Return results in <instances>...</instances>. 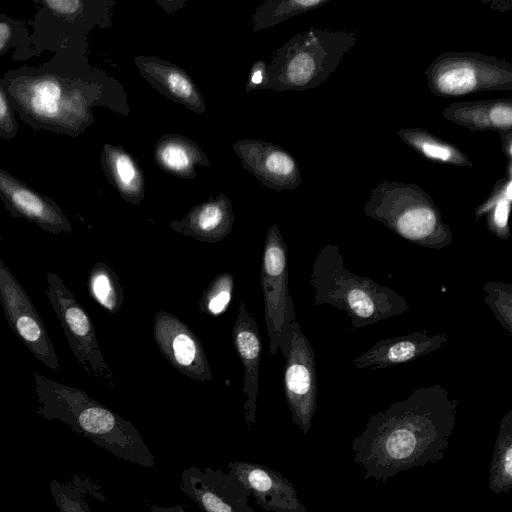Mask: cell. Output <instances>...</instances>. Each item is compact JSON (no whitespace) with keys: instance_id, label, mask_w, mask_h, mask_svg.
<instances>
[{"instance_id":"obj_1","label":"cell","mask_w":512,"mask_h":512,"mask_svg":"<svg viewBox=\"0 0 512 512\" xmlns=\"http://www.w3.org/2000/svg\"><path fill=\"white\" fill-rule=\"evenodd\" d=\"M457 407L448 389L435 384L416 388L371 415L351 445L364 479L386 483L401 472L441 461L456 425Z\"/></svg>"},{"instance_id":"obj_2","label":"cell","mask_w":512,"mask_h":512,"mask_svg":"<svg viewBox=\"0 0 512 512\" xmlns=\"http://www.w3.org/2000/svg\"><path fill=\"white\" fill-rule=\"evenodd\" d=\"M79 55L60 53L38 67L7 71L0 84L28 126L77 137L94 123L101 87L88 78Z\"/></svg>"},{"instance_id":"obj_3","label":"cell","mask_w":512,"mask_h":512,"mask_svg":"<svg viewBox=\"0 0 512 512\" xmlns=\"http://www.w3.org/2000/svg\"><path fill=\"white\" fill-rule=\"evenodd\" d=\"M37 413L60 420L113 455L141 467L155 459L137 428L84 391L33 372Z\"/></svg>"},{"instance_id":"obj_4","label":"cell","mask_w":512,"mask_h":512,"mask_svg":"<svg viewBox=\"0 0 512 512\" xmlns=\"http://www.w3.org/2000/svg\"><path fill=\"white\" fill-rule=\"evenodd\" d=\"M309 283L313 304L344 311L355 329L399 316L410 308L407 299L398 292L348 270L339 246L332 243L318 252Z\"/></svg>"},{"instance_id":"obj_5","label":"cell","mask_w":512,"mask_h":512,"mask_svg":"<svg viewBox=\"0 0 512 512\" xmlns=\"http://www.w3.org/2000/svg\"><path fill=\"white\" fill-rule=\"evenodd\" d=\"M357 43V32L310 28L278 48L263 89L307 91L325 83Z\"/></svg>"},{"instance_id":"obj_6","label":"cell","mask_w":512,"mask_h":512,"mask_svg":"<svg viewBox=\"0 0 512 512\" xmlns=\"http://www.w3.org/2000/svg\"><path fill=\"white\" fill-rule=\"evenodd\" d=\"M363 212L423 248L441 250L454 238L433 198L415 183H378L370 190Z\"/></svg>"},{"instance_id":"obj_7","label":"cell","mask_w":512,"mask_h":512,"mask_svg":"<svg viewBox=\"0 0 512 512\" xmlns=\"http://www.w3.org/2000/svg\"><path fill=\"white\" fill-rule=\"evenodd\" d=\"M424 74L431 93L438 97L512 90V64L479 52L441 53Z\"/></svg>"},{"instance_id":"obj_8","label":"cell","mask_w":512,"mask_h":512,"mask_svg":"<svg viewBox=\"0 0 512 512\" xmlns=\"http://www.w3.org/2000/svg\"><path fill=\"white\" fill-rule=\"evenodd\" d=\"M260 281L269 351L272 356H275L280 349L285 358L289 347L291 325L297 320L288 287L287 246L277 224L271 225L267 230Z\"/></svg>"},{"instance_id":"obj_9","label":"cell","mask_w":512,"mask_h":512,"mask_svg":"<svg viewBox=\"0 0 512 512\" xmlns=\"http://www.w3.org/2000/svg\"><path fill=\"white\" fill-rule=\"evenodd\" d=\"M46 281V296L79 364L88 375L114 387L112 370L101 352L89 314L57 274L48 272Z\"/></svg>"},{"instance_id":"obj_10","label":"cell","mask_w":512,"mask_h":512,"mask_svg":"<svg viewBox=\"0 0 512 512\" xmlns=\"http://www.w3.org/2000/svg\"><path fill=\"white\" fill-rule=\"evenodd\" d=\"M0 303L8 326L42 364L59 370V360L32 300L0 258Z\"/></svg>"},{"instance_id":"obj_11","label":"cell","mask_w":512,"mask_h":512,"mask_svg":"<svg viewBox=\"0 0 512 512\" xmlns=\"http://www.w3.org/2000/svg\"><path fill=\"white\" fill-rule=\"evenodd\" d=\"M283 388L293 424L307 435L317 407V377L313 348L298 322L290 329Z\"/></svg>"},{"instance_id":"obj_12","label":"cell","mask_w":512,"mask_h":512,"mask_svg":"<svg viewBox=\"0 0 512 512\" xmlns=\"http://www.w3.org/2000/svg\"><path fill=\"white\" fill-rule=\"evenodd\" d=\"M153 337L162 355L180 373L201 383L214 379L200 340L175 315L158 311L154 316Z\"/></svg>"},{"instance_id":"obj_13","label":"cell","mask_w":512,"mask_h":512,"mask_svg":"<svg viewBox=\"0 0 512 512\" xmlns=\"http://www.w3.org/2000/svg\"><path fill=\"white\" fill-rule=\"evenodd\" d=\"M180 489L203 512H254L250 492L229 472L191 466L180 475Z\"/></svg>"},{"instance_id":"obj_14","label":"cell","mask_w":512,"mask_h":512,"mask_svg":"<svg viewBox=\"0 0 512 512\" xmlns=\"http://www.w3.org/2000/svg\"><path fill=\"white\" fill-rule=\"evenodd\" d=\"M233 151L243 168L263 186L282 192L294 190L302 182L297 160L281 146L256 139H240Z\"/></svg>"},{"instance_id":"obj_15","label":"cell","mask_w":512,"mask_h":512,"mask_svg":"<svg viewBox=\"0 0 512 512\" xmlns=\"http://www.w3.org/2000/svg\"><path fill=\"white\" fill-rule=\"evenodd\" d=\"M0 198L8 212L57 235L71 233L72 224L62 208L52 199L35 191L0 168Z\"/></svg>"},{"instance_id":"obj_16","label":"cell","mask_w":512,"mask_h":512,"mask_svg":"<svg viewBox=\"0 0 512 512\" xmlns=\"http://www.w3.org/2000/svg\"><path fill=\"white\" fill-rule=\"evenodd\" d=\"M227 468L264 511L306 512L296 488L281 473L264 465L245 461H229Z\"/></svg>"},{"instance_id":"obj_17","label":"cell","mask_w":512,"mask_h":512,"mask_svg":"<svg viewBox=\"0 0 512 512\" xmlns=\"http://www.w3.org/2000/svg\"><path fill=\"white\" fill-rule=\"evenodd\" d=\"M232 341L244 367V420L247 430L250 431L256 420L262 341L257 323L244 301L238 307Z\"/></svg>"},{"instance_id":"obj_18","label":"cell","mask_w":512,"mask_h":512,"mask_svg":"<svg viewBox=\"0 0 512 512\" xmlns=\"http://www.w3.org/2000/svg\"><path fill=\"white\" fill-rule=\"evenodd\" d=\"M449 341L447 334H430L428 330L381 339L352 361L358 369H384L411 362L438 350Z\"/></svg>"},{"instance_id":"obj_19","label":"cell","mask_w":512,"mask_h":512,"mask_svg":"<svg viewBox=\"0 0 512 512\" xmlns=\"http://www.w3.org/2000/svg\"><path fill=\"white\" fill-rule=\"evenodd\" d=\"M134 63L142 77L160 94L191 112L206 111L202 94L184 69L156 56H136Z\"/></svg>"},{"instance_id":"obj_20","label":"cell","mask_w":512,"mask_h":512,"mask_svg":"<svg viewBox=\"0 0 512 512\" xmlns=\"http://www.w3.org/2000/svg\"><path fill=\"white\" fill-rule=\"evenodd\" d=\"M235 221L230 199L220 193L193 206L181 220H173L169 228L201 242L215 244L225 239Z\"/></svg>"},{"instance_id":"obj_21","label":"cell","mask_w":512,"mask_h":512,"mask_svg":"<svg viewBox=\"0 0 512 512\" xmlns=\"http://www.w3.org/2000/svg\"><path fill=\"white\" fill-rule=\"evenodd\" d=\"M441 115L469 131H512V98L455 102Z\"/></svg>"},{"instance_id":"obj_22","label":"cell","mask_w":512,"mask_h":512,"mask_svg":"<svg viewBox=\"0 0 512 512\" xmlns=\"http://www.w3.org/2000/svg\"><path fill=\"white\" fill-rule=\"evenodd\" d=\"M154 160L165 173L187 180L197 177V166L211 165L201 147L180 134L162 135L155 144Z\"/></svg>"},{"instance_id":"obj_23","label":"cell","mask_w":512,"mask_h":512,"mask_svg":"<svg viewBox=\"0 0 512 512\" xmlns=\"http://www.w3.org/2000/svg\"><path fill=\"white\" fill-rule=\"evenodd\" d=\"M102 169L123 200L138 205L145 196L143 171L122 146L106 143L100 155Z\"/></svg>"},{"instance_id":"obj_24","label":"cell","mask_w":512,"mask_h":512,"mask_svg":"<svg viewBox=\"0 0 512 512\" xmlns=\"http://www.w3.org/2000/svg\"><path fill=\"white\" fill-rule=\"evenodd\" d=\"M397 135L404 144L428 161L453 167L473 166L464 151L428 130L418 127L400 128Z\"/></svg>"},{"instance_id":"obj_25","label":"cell","mask_w":512,"mask_h":512,"mask_svg":"<svg viewBox=\"0 0 512 512\" xmlns=\"http://www.w3.org/2000/svg\"><path fill=\"white\" fill-rule=\"evenodd\" d=\"M512 203V178L498 179L489 197L474 211L476 220L485 217L487 229L498 239L507 240L511 236L509 214Z\"/></svg>"},{"instance_id":"obj_26","label":"cell","mask_w":512,"mask_h":512,"mask_svg":"<svg viewBox=\"0 0 512 512\" xmlns=\"http://www.w3.org/2000/svg\"><path fill=\"white\" fill-rule=\"evenodd\" d=\"M488 488L495 494L512 488V410L503 417L489 467Z\"/></svg>"},{"instance_id":"obj_27","label":"cell","mask_w":512,"mask_h":512,"mask_svg":"<svg viewBox=\"0 0 512 512\" xmlns=\"http://www.w3.org/2000/svg\"><path fill=\"white\" fill-rule=\"evenodd\" d=\"M87 287L90 296L102 308L116 314L124 302V289L119 276L104 262H96L89 270Z\"/></svg>"},{"instance_id":"obj_28","label":"cell","mask_w":512,"mask_h":512,"mask_svg":"<svg viewBox=\"0 0 512 512\" xmlns=\"http://www.w3.org/2000/svg\"><path fill=\"white\" fill-rule=\"evenodd\" d=\"M331 0H267L255 11L252 24L257 32L275 26L291 17L320 8Z\"/></svg>"},{"instance_id":"obj_29","label":"cell","mask_w":512,"mask_h":512,"mask_svg":"<svg viewBox=\"0 0 512 512\" xmlns=\"http://www.w3.org/2000/svg\"><path fill=\"white\" fill-rule=\"evenodd\" d=\"M234 290V277L229 272L218 274L203 290L199 311L209 316H219L229 306Z\"/></svg>"},{"instance_id":"obj_30","label":"cell","mask_w":512,"mask_h":512,"mask_svg":"<svg viewBox=\"0 0 512 512\" xmlns=\"http://www.w3.org/2000/svg\"><path fill=\"white\" fill-rule=\"evenodd\" d=\"M484 301L499 324L512 334V285L499 281H488L483 285Z\"/></svg>"},{"instance_id":"obj_31","label":"cell","mask_w":512,"mask_h":512,"mask_svg":"<svg viewBox=\"0 0 512 512\" xmlns=\"http://www.w3.org/2000/svg\"><path fill=\"white\" fill-rule=\"evenodd\" d=\"M29 38V31L21 21L0 15V55L10 48H19L25 51Z\"/></svg>"},{"instance_id":"obj_32","label":"cell","mask_w":512,"mask_h":512,"mask_svg":"<svg viewBox=\"0 0 512 512\" xmlns=\"http://www.w3.org/2000/svg\"><path fill=\"white\" fill-rule=\"evenodd\" d=\"M18 133V122L15 109L0 84V138L13 139Z\"/></svg>"},{"instance_id":"obj_33","label":"cell","mask_w":512,"mask_h":512,"mask_svg":"<svg viewBox=\"0 0 512 512\" xmlns=\"http://www.w3.org/2000/svg\"><path fill=\"white\" fill-rule=\"evenodd\" d=\"M267 79V64L263 60H257L253 63L250 70L246 85L245 92L249 93L254 89H263Z\"/></svg>"},{"instance_id":"obj_34","label":"cell","mask_w":512,"mask_h":512,"mask_svg":"<svg viewBox=\"0 0 512 512\" xmlns=\"http://www.w3.org/2000/svg\"><path fill=\"white\" fill-rule=\"evenodd\" d=\"M55 500H57L58 506L63 512H90L86 502L83 499H74L68 495H63L61 492H55L52 490Z\"/></svg>"},{"instance_id":"obj_35","label":"cell","mask_w":512,"mask_h":512,"mask_svg":"<svg viewBox=\"0 0 512 512\" xmlns=\"http://www.w3.org/2000/svg\"><path fill=\"white\" fill-rule=\"evenodd\" d=\"M498 134L502 143V152L507 162L512 163V131L499 132Z\"/></svg>"},{"instance_id":"obj_36","label":"cell","mask_w":512,"mask_h":512,"mask_svg":"<svg viewBox=\"0 0 512 512\" xmlns=\"http://www.w3.org/2000/svg\"><path fill=\"white\" fill-rule=\"evenodd\" d=\"M484 2V1H483ZM489 4V6L494 9L501 12H505L512 9V2L509 0H493L490 2H485Z\"/></svg>"},{"instance_id":"obj_37","label":"cell","mask_w":512,"mask_h":512,"mask_svg":"<svg viewBox=\"0 0 512 512\" xmlns=\"http://www.w3.org/2000/svg\"><path fill=\"white\" fill-rule=\"evenodd\" d=\"M149 510L150 512H185L184 508L179 504L169 507L151 504L149 505Z\"/></svg>"}]
</instances>
